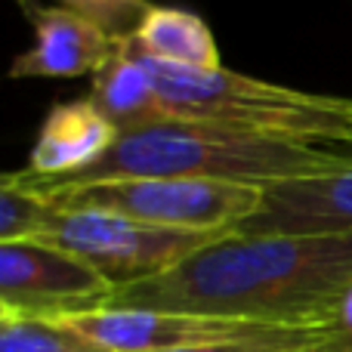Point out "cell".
Instances as JSON below:
<instances>
[{"label":"cell","mask_w":352,"mask_h":352,"mask_svg":"<svg viewBox=\"0 0 352 352\" xmlns=\"http://www.w3.org/2000/svg\"><path fill=\"white\" fill-rule=\"evenodd\" d=\"M62 322L80 331L102 352H179L229 340H248V337H260L281 328V324L235 322V318L164 309H130V306H105V309L68 316Z\"/></svg>","instance_id":"7"},{"label":"cell","mask_w":352,"mask_h":352,"mask_svg":"<svg viewBox=\"0 0 352 352\" xmlns=\"http://www.w3.org/2000/svg\"><path fill=\"white\" fill-rule=\"evenodd\" d=\"M179 352H316V331L275 328L269 334L248 337V340H229V343H213V346L179 349Z\"/></svg>","instance_id":"16"},{"label":"cell","mask_w":352,"mask_h":352,"mask_svg":"<svg viewBox=\"0 0 352 352\" xmlns=\"http://www.w3.org/2000/svg\"><path fill=\"white\" fill-rule=\"evenodd\" d=\"M133 47L161 65L188 68V72H219L223 59L217 37L198 12L179 6H148L140 28L133 31Z\"/></svg>","instance_id":"12"},{"label":"cell","mask_w":352,"mask_h":352,"mask_svg":"<svg viewBox=\"0 0 352 352\" xmlns=\"http://www.w3.org/2000/svg\"><path fill=\"white\" fill-rule=\"evenodd\" d=\"M34 28V47L19 53L10 78H84L96 74L115 56L118 41L96 22L65 6H43L34 0H16Z\"/></svg>","instance_id":"9"},{"label":"cell","mask_w":352,"mask_h":352,"mask_svg":"<svg viewBox=\"0 0 352 352\" xmlns=\"http://www.w3.org/2000/svg\"><path fill=\"white\" fill-rule=\"evenodd\" d=\"M312 331L316 352H352V285L343 287Z\"/></svg>","instance_id":"17"},{"label":"cell","mask_w":352,"mask_h":352,"mask_svg":"<svg viewBox=\"0 0 352 352\" xmlns=\"http://www.w3.org/2000/svg\"><path fill=\"white\" fill-rule=\"evenodd\" d=\"M0 352H102L62 318L3 316L0 312Z\"/></svg>","instance_id":"14"},{"label":"cell","mask_w":352,"mask_h":352,"mask_svg":"<svg viewBox=\"0 0 352 352\" xmlns=\"http://www.w3.org/2000/svg\"><path fill=\"white\" fill-rule=\"evenodd\" d=\"M90 99L115 124L118 133L179 121L167 105L146 56L133 47V37H121L115 56L93 74Z\"/></svg>","instance_id":"11"},{"label":"cell","mask_w":352,"mask_h":352,"mask_svg":"<svg viewBox=\"0 0 352 352\" xmlns=\"http://www.w3.org/2000/svg\"><path fill=\"white\" fill-rule=\"evenodd\" d=\"M43 195L59 207L109 210L148 226H161V229L201 232V235H232L263 204L260 186L219 179H179V176L96 182V186L56 188V192Z\"/></svg>","instance_id":"4"},{"label":"cell","mask_w":352,"mask_h":352,"mask_svg":"<svg viewBox=\"0 0 352 352\" xmlns=\"http://www.w3.org/2000/svg\"><path fill=\"white\" fill-rule=\"evenodd\" d=\"M59 207L22 179L16 170L0 179V244L41 241Z\"/></svg>","instance_id":"13"},{"label":"cell","mask_w":352,"mask_h":352,"mask_svg":"<svg viewBox=\"0 0 352 352\" xmlns=\"http://www.w3.org/2000/svg\"><path fill=\"white\" fill-rule=\"evenodd\" d=\"M146 62L179 121H204L334 148L352 146V99L346 96L303 93L229 68L188 72L161 65L148 56Z\"/></svg>","instance_id":"3"},{"label":"cell","mask_w":352,"mask_h":352,"mask_svg":"<svg viewBox=\"0 0 352 352\" xmlns=\"http://www.w3.org/2000/svg\"><path fill=\"white\" fill-rule=\"evenodd\" d=\"M115 287L80 256L47 241L0 244V312L68 318L102 309Z\"/></svg>","instance_id":"6"},{"label":"cell","mask_w":352,"mask_h":352,"mask_svg":"<svg viewBox=\"0 0 352 352\" xmlns=\"http://www.w3.org/2000/svg\"><path fill=\"white\" fill-rule=\"evenodd\" d=\"M56 6L80 12L99 28H105L111 37H133L152 3L148 0H56Z\"/></svg>","instance_id":"15"},{"label":"cell","mask_w":352,"mask_h":352,"mask_svg":"<svg viewBox=\"0 0 352 352\" xmlns=\"http://www.w3.org/2000/svg\"><path fill=\"white\" fill-rule=\"evenodd\" d=\"M118 136H121L118 127L96 109L90 96L56 102L37 130L28 167H22V173L41 182L72 179L99 164L111 152Z\"/></svg>","instance_id":"10"},{"label":"cell","mask_w":352,"mask_h":352,"mask_svg":"<svg viewBox=\"0 0 352 352\" xmlns=\"http://www.w3.org/2000/svg\"><path fill=\"white\" fill-rule=\"evenodd\" d=\"M352 152L337 167L263 188V204L232 235H349Z\"/></svg>","instance_id":"8"},{"label":"cell","mask_w":352,"mask_h":352,"mask_svg":"<svg viewBox=\"0 0 352 352\" xmlns=\"http://www.w3.org/2000/svg\"><path fill=\"white\" fill-rule=\"evenodd\" d=\"M349 285L352 232L226 235L161 278L115 291L109 306L316 328Z\"/></svg>","instance_id":"1"},{"label":"cell","mask_w":352,"mask_h":352,"mask_svg":"<svg viewBox=\"0 0 352 352\" xmlns=\"http://www.w3.org/2000/svg\"><path fill=\"white\" fill-rule=\"evenodd\" d=\"M219 238L226 235L161 229V226H148L109 210L59 207L50 223V232L41 241L80 256L115 291H124V287L161 278Z\"/></svg>","instance_id":"5"},{"label":"cell","mask_w":352,"mask_h":352,"mask_svg":"<svg viewBox=\"0 0 352 352\" xmlns=\"http://www.w3.org/2000/svg\"><path fill=\"white\" fill-rule=\"evenodd\" d=\"M349 152L318 142L266 136L254 130L219 127L204 121H170L155 127L121 133L111 152L90 170L62 182H41L22 176L28 186L56 192V188H80L96 182L118 179H219L241 186H272L294 176L318 173L346 161Z\"/></svg>","instance_id":"2"}]
</instances>
